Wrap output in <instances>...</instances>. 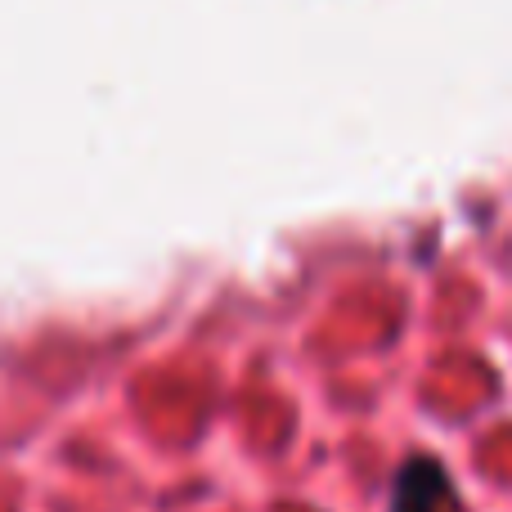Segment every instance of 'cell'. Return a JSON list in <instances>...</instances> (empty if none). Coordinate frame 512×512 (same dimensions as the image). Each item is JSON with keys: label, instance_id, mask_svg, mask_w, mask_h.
<instances>
[{"label": "cell", "instance_id": "obj_1", "mask_svg": "<svg viewBox=\"0 0 512 512\" xmlns=\"http://www.w3.org/2000/svg\"><path fill=\"white\" fill-rule=\"evenodd\" d=\"M391 512H463L445 463L409 459L396 472V486H391Z\"/></svg>", "mask_w": 512, "mask_h": 512}]
</instances>
